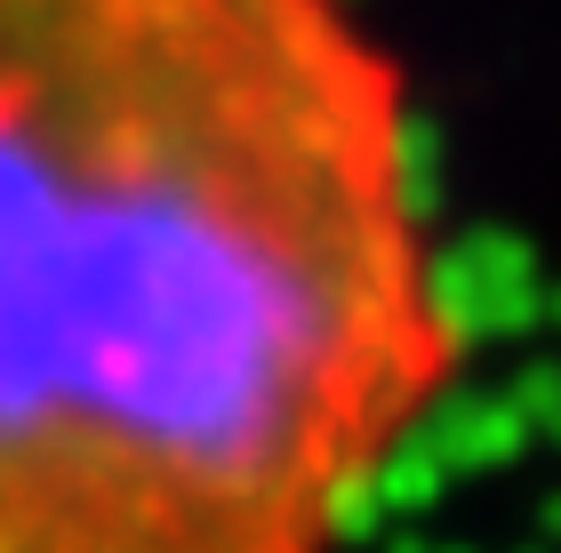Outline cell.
Instances as JSON below:
<instances>
[{
	"label": "cell",
	"mask_w": 561,
	"mask_h": 553,
	"mask_svg": "<svg viewBox=\"0 0 561 553\" xmlns=\"http://www.w3.org/2000/svg\"><path fill=\"white\" fill-rule=\"evenodd\" d=\"M449 377L353 0H0V553H337Z\"/></svg>",
	"instance_id": "1"
}]
</instances>
